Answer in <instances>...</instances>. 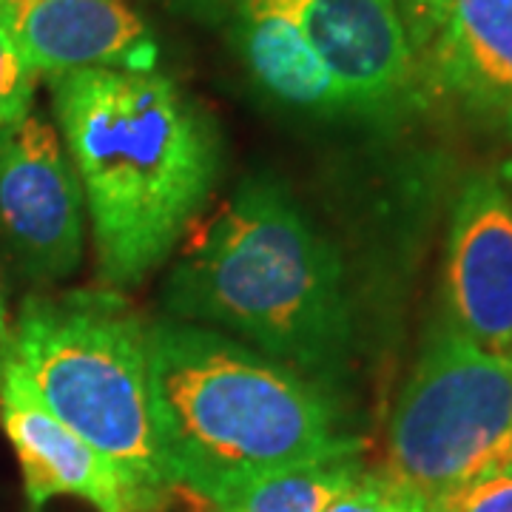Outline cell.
Wrapping results in <instances>:
<instances>
[{
	"mask_svg": "<svg viewBox=\"0 0 512 512\" xmlns=\"http://www.w3.org/2000/svg\"><path fill=\"white\" fill-rule=\"evenodd\" d=\"M148 379L174 484L205 507L259 476L359 450L319 384L217 330L148 328Z\"/></svg>",
	"mask_w": 512,
	"mask_h": 512,
	"instance_id": "7a4b0ae2",
	"label": "cell"
},
{
	"mask_svg": "<svg viewBox=\"0 0 512 512\" xmlns=\"http://www.w3.org/2000/svg\"><path fill=\"white\" fill-rule=\"evenodd\" d=\"M0 234L23 271L66 279L83 256V188L49 120L0 128Z\"/></svg>",
	"mask_w": 512,
	"mask_h": 512,
	"instance_id": "8992f818",
	"label": "cell"
},
{
	"mask_svg": "<svg viewBox=\"0 0 512 512\" xmlns=\"http://www.w3.org/2000/svg\"><path fill=\"white\" fill-rule=\"evenodd\" d=\"M55 114L92 217L100 274L117 288L143 282L214 191L217 128L171 77L128 69L55 77Z\"/></svg>",
	"mask_w": 512,
	"mask_h": 512,
	"instance_id": "6da1fadb",
	"label": "cell"
},
{
	"mask_svg": "<svg viewBox=\"0 0 512 512\" xmlns=\"http://www.w3.org/2000/svg\"><path fill=\"white\" fill-rule=\"evenodd\" d=\"M0 421L15 447L32 510L55 495H77L97 512H134L109 458L57 421L9 370H0Z\"/></svg>",
	"mask_w": 512,
	"mask_h": 512,
	"instance_id": "30bf717a",
	"label": "cell"
},
{
	"mask_svg": "<svg viewBox=\"0 0 512 512\" xmlns=\"http://www.w3.org/2000/svg\"><path fill=\"white\" fill-rule=\"evenodd\" d=\"M57 421L120 473L134 512L177 493L148 379V328L117 293L29 296L0 359Z\"/></svg>",
	"mask_w": 512,
	"mask_h": 512,
	"instance_id": "277c9868",
	"label": "cell"
},
{
	"mask_svg": "<svg viewBox=\"0 0 512 512\" xmlns=\"http://www.w3.org/2000/svg\"><path fill=\"white\" fill-rule=\"evenodd\" d=\"M504 120H507V131H510V143H512V111L510 114H504ZM501 177H504V188L512 194V151H510V160H507L504 168H501Z\"/></svg>",
	"mask_w": 512,
	"mask_h": 512,
	"instance_id": "ffe728a7",
	"label": "cell"
},
{
	"mask_svg": "<svg viewBox=\"0 0 512 512\" xmlns=\"http://www.w3.org/2000/svg\"><path fill=\"white\" fill-rule=\"evenodd\" d=\"M444 6H447V0H396V9L402 15L404 32H407L410 46H413V55L430 46V40H433L441 18H444Z\"/></svg>",
	"mask_w": 512,
	"mask_h": 512,
	"instance_id": "e0dca14e",
	"label": "cell"
},
{
	"mask_svg": "<svg viewBox=\"0 0 512 512\" xmlns=\"http://www.w3.org/2000/svg\"><path fill=\"white\" fill-rule=\"evenodd\" d=\"M37 72L23 57L12 35L0 26V128L18 123L29 114Z\"/></svg>",
	"mask_w": 512,
	"mask_h": 512,
	"instance_id": "5bb4252c",
	"label": "cell"
},
{
	"mask_svg": "<svg viewBox=\"0 0 512 512\" xmlns=\"http://www.w3.org/2000/svg\"><path fill=\"white\" fill-rule=\"evenodd\" d=\"M362 470L359 450L313 458L242 484L208 512H322Z\"/></svg>",
	"mask_w": 512,
	"mask_h": 512,
	"instance_id": "4fadbf2b",
	"label": "cell"
},
{
	"mask_svg": "<svg viewBox=\"0 0 512 512\" xmlns=\"http://www.w3.org/2000/svg\"><path fill=\"white\" fill-rule=\"evenodd\" d=\"M396 501L399 487L390 478L362 470L322 512H396Z\"/></svg>",
	"mask_w": 512,
	"mask_h": 512,
	"instance_id": "2e32d148",
	"label": "cell"
},
{
	"mask_svg": "<svg viewBox=\"0 0 512 512\" xmlns=\"http://www.w3.org/2000/svg\"><path fill=\"white\" fill-rule=\"evenodd\" d=\"M0 26L37 74L154 72L157 40L126 0H0Z\"/></svg>",
	"mask_w": 512,
	"mask_h": 512,
	"instance_id": "9c48e42d",
	"label": "cell"
},
{
	"mask_svg": "<svg viewBox=\"0 0 512 512\" xmlns=\"http://www.w3.org/2000/svg\"><path fill=\"white\" fill-rule=\"evenodd\" d=\"M239 52L256 86L282 106L311 114H342L350 103L328 66L288 20L242 12L237 29Z\"/></svg>",
	"mask_w": 512,
	"mask_h": 512,
	"instance_id": "7c38bea8",
	"label": "cell"
},
{
	"mask_svg": "<svg viewBox=\"0 0 512 512\" xmlns=\"http://www.w3.org/2000/svg\"><path fill=\"white\" fill-rule=\"evenodd\" d=\"M430 512H512V461L478 476L447 504Z\"/></svg>",
	"mask_w": 512,
	"mask_h": 512,
	"instance_id": "9a60e30c",
	"label": "cell"
},
{
	"mask_svg": "<svg viewBox=\"0 0 512 512\" xmlns=\"http://www.w3.org/2000/svg\"><path fill=\"white\" fill-rule=\"evenodd\" d=\"M165 308L237 333L313 382L348 359L342 259L274 180L242 183L197 228L165 282Z\"/></svg>",
	"mask_w": 512,
	"mask_h": 512,
	"instance_id": "3957f363",
	"label": "cell"
},
{
	"mask_svg": "<svg viewBox=\"0 0 512 512\" xmlns=\"http://www.w3.org/2000/svg\"><path fill=\"white\" fill-rule=\"evenodd\" d=\"M444 285L447 322L512 359V194L501 180L476 177L458 194Z\"/></svg>",
	"mask_w": 512,
	"mask_h": 512,
	"instance_id": "ba28073f",
	"label": "cell"
},
{
	"mask_svg": "<svg viewBox=\"0 0 512 512\" xmlns=\"http://www.w3.org/2000/svg\"><path fill=\"white\" fill-rule=\"evenodd\" d=\"M396 512H430L424 504H421L419 498H413V495H407L399 490V501H396Z\"/></svg>",
	"mask_w": 512,
	"mask_h": 512,
	"instance_id": "ac0fdd59",
	"label": "cell"
},
{
	"mask_svg": "<svg viewBox=\"0 0 512 512\" xmlns=\"http://www.w3.org/2000/svg\"><path fill=\"white\" fill-rule=\"evenodd\" d=\"M9 316H6V305H3V293H0V359H3V353H6V345H9Z\"/></svg>",
	"mask_w": 512,
	"mask_h": 512,
	"instance_id": "d6986e66",
	"label": "cell"
},
{
	"mask_svg": "<svg viewBox=\"0 0 512 512\" xmlns=\"http://www.w3.org/2000/svg\"><path fill=\"white\" fill-rule=\"evenodd\" d=\"M512 461V359L450 322L430 333L387 424L384 476L439 510L470 481Z\"/></svg>",
	"mask_w": 512,
	"mask_h": 512,
	"instance_id": "5b68a950",
	"label": "cell"
},
{
	"mask_svg": "<svg viewBox=\"0 0 512 512\" xmlns=\"http://www.w3.org/2000/svg\"><path fill=\"white\" fill-rule=\"evenodd\" d=\"M242 12L288 20L345 92L350 111H390L413 89L416 55L396 0H245Z\"/></svg>",
	"mask_w": 512,
	"mask_h": 512,
	"instance_id": "52a82bcc",
	"label": "cell"
},
{
	"mask_svg": "<svg viewBox=\"0 0 512 512\" xmlns=\"http://www.w3.org/2000/svg\"><path fill=\"white\" fill-rule=\"evenodd\" d=\"M444 92L478 111H512V0H447L427 46Z\"/></svg>",
	"mask_w": 512,
	"mask_h": 512,
	"instance_id": "8fae6325",
	"label": "cell"
}]
</instances>
